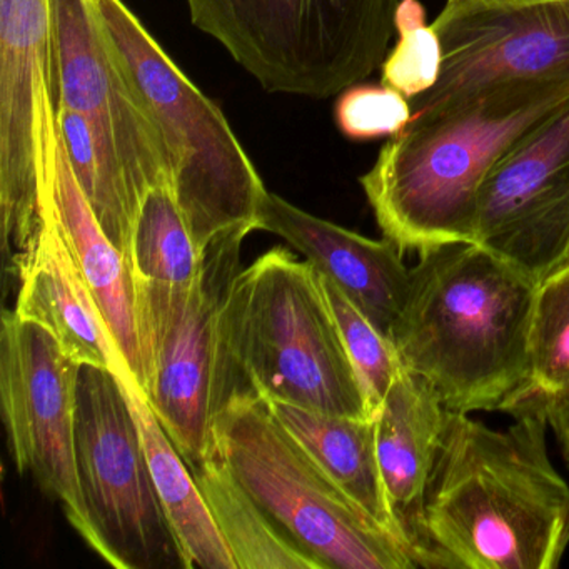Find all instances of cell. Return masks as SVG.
<instances>
[{"label": "cell", "instance_id": "obj_1", "mask_svg": "<svg viewBox=\"0 0 569 569\" xmlns=\"http://www.w3.org/2000/svg\"><path fill=\"white\" fill-rule=\"evenodd\" d=\"M492 429L448 412L425 526L439 568L556 569L569 546V486L548 455V421Z\"/></svg>", "mask_w": 569, "mask_h": 569}, {"label": "cell", "instance_id": "obj_2", "mask_svg": "<svg viewBox=\"0 0 569 569\" xmlns=\"http://www.w3.org/2000/svg\"><path fill=\"white\" fill-rule=\"evenodd\" d=\"M568 102L569 78L505 82L412 116L359 178L385 238L418 254L471 244L491 169Z\"/></svg>", "mask_w": 569, "mask_h": 569}, {"label": "cell", "instance_id": "obj_3", "mask_svg": "<svg viewBox=\"0 0 569 569\" xmlns=\"http://www.w3.org/2000/svg\"><path fill=\"white\" fill-rule=\"evenodd\" d=\"M536 282L476 244L419 254L391 332L402 368L449 411H501L528 375Z\"/></svg>", "mask_w": 569, "mask_h": 569}, {"label": "cell", "instance_id": "obj_4", "mask_svg": "<svg viewBox=\"0 0 569 569\" xmlns=\"http://www.w3.org/2000/svg\"><path fill=\"white\" fill-rule=\"evenodd\" d=\"M236 399L375 418L319 272L288 249L241 269L219 311L214 412Z\"/></svg>", "mask_w": 569, "mask_h": 569}, {"label": "cell", "instance_id": "obj_5", "mask_svg": "<svg viewBox=\"0 0 569 569\" xmlns=\"http://www.w3.org/2000/svg\"><path fill=\"white\" fill-rule=\"evenodd\" d=\"M192 24L272 94L328 99L388 56L401 0H186Z\"/></svg>", "mask_w": 569, "mask_h": 569}, {"label": "cell", "instance_id": "obj_6", "mask_svg": "<svg viewBox=\"0 0 569 569\" xmlns=\"http://www.w3.org/2000/svg\"><path fill=\"white\" fill-rule=\"evenodd\" d=\"M212 451L321 569H418L415 552L362 511L261 399H236L212 422Z\"/></svg>", "mask_w": 569, "mask_h": 569}, {"label": "cell", "instance_id": "obj_7", "mask_svg": "<svg viewBox=\"0 0 569 569\" xmlns=\"http://www.w3.org/2000/svg\"><path fill=\"white\" fill-rule=\"evenodd\" d=\"M94 4L161 126L172 194L198 248L258 231L269 191L221 109L196 88L124 0Z\"/></svg>", "mask_w": 569, "mask_h": 569}, {"label": "cell", "instance_id": "obj_8", "mask_svg": "<svg viewBox=\"0 0 569 569\" xmlns=\"http://www.w3.org/2000/svg\"><path fill=\"white\" fill-rule=\"evenodd\" d=\"M81 512L71 522L119 569H189L159 499L128 388L116 372L82 365L76 406Z\"/></svg>", "mask_w": 569, "mask_h": 569}, {"label": "cell", "instance_id": "obj_9", "mask_svg": "<svg viewBox=\"0 0 569 569\" xmlns=\"http://www.w3.org/2000/svg\"><path fill=\"white\" fill-rule=\"evenodd\" d=\"M246 238L229 234L211 242L198 274L186 284L148 281L132 272L144 396L191 471L212 451L219 311L241 271Z\"/></svg>", "mask_w": 569, "mask_h": 569}, {"label": "cell", "instance_id": "obj_10", "mask_svg": "<svg viewBox=\"0 0 569 569\" xmlns=\"http://www.w3.org/2000/svg\"><path fill=\"white\" fill-rule=\"evenodd\" d=\"M59 151L52 0H0V226L12 259L42 226Z\"/></svg>", "mask_w": 569, "mask_h": 569}, {"label": "cell", "instance_id": "obj_11", "mask_svg": "<svg viewBox=\"0 0 569 569\" xmlns=\"http://www.w3.org/2000/svg\"><path fill=\"white\" fill-rule=\"evenodd\" d=\"M81 366L36 322L6 311L0 331V401L12 459L46 495L81 512L76 472V406Z\"/></svg>", "mask_w": 569, "mask_h": 569}, {"label": "cell", "instance_id": "obj_12", "mask_svg": "<svg viewBox=\"0 0 569 569\" xmlns=\"http://www.w3.org/2000/svg\"><path fill=\"white\" fill-rule=\"evenodd\" d=\"M59 108L84 116L114 146L142 196L172 189L171 158L158 118L94 0H52Z\"/></svg>", "mask_w": 569, "mask_h": 569}, {"label": "cell", "instance_id": "obj_13", "mask_svg": "<svg viewBox=\"0 0 569 569\" xmlns=\"http://www.w3.org/2000/svg\"><path fill=\"white\" fill-rule=\"evenodd\" d=\"M471 244L538 284L569 259V102L499 159L476 198Z\"/></svg>", "mask_w": 569, "mask_h": 569}, {"label": "cell", "instance_id": "obj_14", "mask_svg": "<svg viewBox=\"0 0 569 569\" xmlns=\"http://www.w3.org/2000/svg\"><path fill=\"white\" fill-rule=\"evenodd\" d=\"M432 28L441 41V76L431 91L409 101L412 116L505 82L569 78V0L446 2Z\"/></svg>", "mask_w": 569, "mask_h": 569}, {"label": "cell", "instance_id": "obj_15", "mask_svg": "<svg viewBox=\"0 0 569 569\" xmlns=\"http://www.w3.org/2000/svg\"><path fill=\"white\" fill-rule=\"evenodd\" d=\"M258 231L284 239L391 341L411 284V268L395 242L365 238L272 192L259 209Z\"/></svg>", "mask_w": 569, "mask_h": 569}, {"label": "cell", "instance_id": "obj_16", "mask_svg": "<svg viewBox=\"0 0 569 569\" xmlns=\"http://www.w3.org/2000/svg\"><path fill=\"white\" fill-rule=\"evenodd\" d=\"M449 409L428 382L402 368L375 412L376 455L399 535L421 568L439 569L425 526L429 479Z\"/></svg>", "mask_w": 569, "mask_h": 569}, {"label": "cell", "instance_id": "obj_17", "mask_svg": "<svg viewBox=\"0 0 569 569\" xmlns=\"http://www.w3.org/2000/svg\"><path fill=\"white\" fill-rule=\"evenodd\" d=\"M42 221L28 248L14 258L21 281L16 315L48 329L79 365L109 369L134 382L94 296L66 248L51 206L44 209Z\"/></svg>", "mask_w": 569, "mask_h": 569}, {"label": "cell", "instance_id": "obj_18", "mask_svg": "<svg viewBox=\"0 0 569 569\" xmlns=\"http://www.w3.org/2000/svg\"><path fill=\"white\" fill-rule=\"evenodd\" d=\"M48 206L54 209L66 248L94 296L132 379L146 395L148 379L136 311L134 276L124 254L112 244L96 219L69 164L62 139L58 178L46 208Z\"/></svg>", "mask_w": 569, "mask_h": 569}, {"label": "cell", "instance_id": "obj_19", "mask_svg": "<svg viewBox=\"0 0 569 569\" xmlns=\"http://www.w3.org/2000/svg\"><path fill=\"white\" fill-rule=\"evenodd\" d=\"M266 405L362 511L405 542L389 509L379 471L375 418L328 415L288 402Z\"/></svg>", "mask_w": 569, "mask_h": 569}, {"label": "cell", "instance_id": "obj_20", "mask_svg": "<svg viewBox=\"0 0 569 569\" xmlns=\"http://www.w3.org/2000/svg\"><path fill=\"white\" fill-rule=\"evenodd\" d=\"M124 381V379H122ZM151 466L159 499L188 559L189 569H238L194 475L152 411L144 392L124 381Z\"/></svg>", "mask_w": 569, "mask_h": 569}, {"label": "cell", "instance_id": "obj_21", "mask_svg": "<svg viewBox=\"0 0 569 569\" xmlns=\"http://www.w3.org/2000/svg\"><path fill=\"white\" fill-rule=\"evenodd\" d=\"M192 475L238 569H321L242 489L214 451Z\"/></svg>", "mask_w": 569, "mask_h": 569}, {"label": "cell", "instance_id": "obj_22", "mask_svg": "<svg viewBox=\"0 0 569 569\" xmlns=\"http://www.w3.org/2000/svg\"><path fill=\"white\" fill-rule=\"evenodd\" d=\"M59 132L72 172L112 244L129 264L142 196L114 146L79 112L59 108Z\"/></svg>", "mask_w": 569, "mask_h": 569}, {"label": "cell", "instance_id": "obj_23", "mask_svg": "<svg viewBox=\"0 0 569 569\" xmlns=\"http://www.w3.org/2000/svg\"><path fill=\"white\" fill-rule=\"evenodd\" d=\"M569 398V259L536 286L528 375L506 415H539Z\"/></svg>", "mask_w": 569, "mask_h": 569}, {"label": "cell", "instance_id": "obj_24", "mask_svg": "<svg viewBox=\"0 0 569 569\" xmlns=\"http://www.w3.org/2000/svg\"><path fill=\"white\" fill-rule=\"evenodd\" d=\"M202 251L171 188L146 194L132 234L129 266L139 278L164 284H186L201 268Z\"/></svg>", "mask_w": 569, "mask_h": 569}, {"label": "cell", "instance_id": "obj_25", "mask_svg": "<svg viewBox=\"0 0 569 569\" xmlns=\"http://www.w3.org/2000/svg\"><path fill=\"white\" fill-rule=\"evenodd\" d=\"M398 42L381 64V84L409 101L426 94L439 81L442 48L438 32L426 22L419 0H401L396 12Z\"/></svg>", "mask_w": 569, "mask_h": 569}, {"label": "cell", "instance_id": "obj_26", "mask_svg": "<svg viewBox=\"0 0 569 569\" xmlns=\"http://www.w3.org/2000/svg\"><path fill=\"white\" fill-rule=\"evenodd\" d=\"M322 291L338 322L346 351L368 392L372 411L381 405L402 369L392 342L349 301L348 296L319 274Z\"/></svg>", "mask_w": 569, "mask_h": 569}, {"label": "cell", "instance_id": "obj_27", "mask_svg": "<svg viewBox=\"0 0 569 569\" xmlns=\"http://www.w3.org/2000/svg\"><path fill=\"white\" fill-rule=\"evenodd\" d=\"M336 126L351 141L395 138L411 122L408 98L388 86L356 84L339 94Z\"/></svg>", "mask_w": 569, "mask_h": 569}, {"label": "cell", "instance_id": "obj_28", "mask_svg": "<svg viewBox=\"0 0 569 569\" xmlns=\"http://www.w3.org/2000/svg\"><path fill=\"white\" fill-rule=\"evenodd\" d=\"M545 419L549 428L555 432L561 448L562 458L569 466V398L556 402L551 408L546 409Z\"/></svg>", "mask_w": 569, "mask_h": 569}, {"label": "cell", "instance_id": "obj_29", "mask_svg": "<svg viewBox=\"0 0 569 569\" xmlns=\"http://www.w3.org/2000/svg\"><path fill=\"white\" fill-rule=\"evenodd\" d=\"M449 4L471 6H516L532 4V2H549V0H446Z\"/></svg>", "mask_w": 569, "mask_h": 569}]
</instances>
